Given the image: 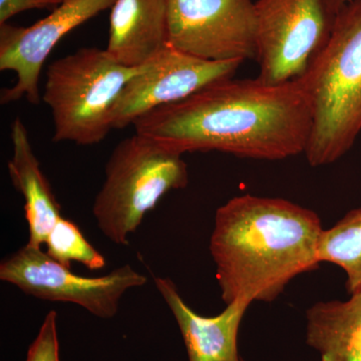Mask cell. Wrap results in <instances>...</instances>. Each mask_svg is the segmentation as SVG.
I'll list each match as a JSON object with an SVG mask.
<instances>
[{"label":"cell","mask_w":361,"mask_h":361,"mask_svg":"<svg viewBox=\"0 0 361 361\" xmlns=\"http://www.w3.org/2000/svg\"><path fill=\"white\" fill-rule=\"evenodd\" d=\"M319 216L281 198L246 194L218 208L210 238L221 298L272 302L292 280L319 267Z\"/></svg>","instance_id":"cell-2"},{"label":"cell","mask_w":361,"mask_h":361,"mask_svg":"<svg viewBox=\"0 0 361 361\" xmlns=\"http://www.w3.org/2000/svg\"><path fill=\"white\" fill-rule=\"evenodd\" d=\"M182 156L137 134L116 145L92 205L97 228L111 243L128 245L145 216L166 194L188 186Z\"/></svg>","instance_id":"cell-4"},{"label":"cell","mask_w":361,"mask_h":361,"mask_svg":"<svg viewBox=\"0 0 361 361\" xmlns=\"http://www.w3.org/2000/svg\"><path fill=\"white\" fill-rule=\"evenodd\" d=\"M242 63L205 61L168 45L140 66L123 87L111 110V129H125L151 111L187 99L218 80L234 77Z\"/></svg>","instance_id":"cell-9"},{"label":"cell","mask_w":361,"mask_h":361,"mask_svg":"<svg viewBox=\"0 0 361 361\" xmlns=\"http://www.w3.org/2000/svg\"><path fill=\"white\" fill-rule=\"evenodd\" d=\"M25 361H59L58 314L51 310L45 315L39 334L30 344Z\"/></svg>","instance_id":"cell-17"},{"label":"cell","mask_w":361,"mask_h":361,"mask_svg":"<svg viewBox=\"0 0 361 361\" xmlns=\"http://www.w3.org/2000/svg\"><path fill=\"white\" fill-rule=\"evenodd\" d=\"M157 290L179 326L189 361H243L238 351L240 325L251 305L246 300L226 305L216 316H203L184 300L169 277L155 278Z\"/></svg>","instance_id":"cell-11"},{"label":"cell","mask_w":361,"mask_h":361,"mask_svg":"<svg viewBox=\"0 0 361 361\" xmlns=\"http://www.w3.org/2000/svg\"><path fill=\"white\" fill-rule=\"evenodd\" d=\"M318 259L343 269L349 295L361 291V208L349 211L331 228L323 230Z\"/></svg>","instance_id":"cell-15"},{"label":"cell","mask_w":361,"mask_h":361,"mask_svg":"<svg viewBox=\"0 0 361 361\" xmlns=\"http://www.w3.org/2000/svg\"><path fill=\"white\" fill-rule=\"evenodd\" d=\"M259 80L277 85L300 77L329 35L324 0H256Z\"/></svg>","instance_id":"cell-7"},{"label":"cell","mask_w":361,"mask_h":361,"mask_svg":"<svg viewBox=\"0 0 361 361\" xmlns=\"http://www.w3.org/2000/svg\"><path fill=\"white\" fill-rule=\"evenodd\" d=\"M135 134L184 155L220 152L252 160L280 161L305 153L312 115L297 78L266 84L224 78L142 116Z\"/></svg>","instance_id":"cell-1"},{"label":"cell","mask_w":361,"mask_h":361,"mask_svg":"<svg viewBox=\"0 0 361 361\" xmlns=\"http://www.w3.org/2000/svg\"><path fill=\"white\" fill-rule=\"evenodd\" d=\"M312 115L311 167L336 163L361 135V0L334 16L329 35L300 77Z\"/></svg>","instance_id":"cell-3"},{"label":"cell","mask_w":361,"mask_h":361,"mask_svg":"<svg viewBox=\"0 0 361 361\" xmlns=\"http://www.w3.org/2000/svg\"><path fill=\"white\" fill-rule=\"evenodd\" d=\"M54 1L58 2V4H61V2L63 1V0H54Z\"/></svg>","instance_id":"cell-20"},{"label":"cell","mask_w":361,"mask_h":361,"mask_svg":"<svg viewBox=\"0 0 361 361\" xmlns=\"http://www.w3.org/2000/svg\"><path fill=\"white\" fill-rule=\"evenodd\" d=\"M139 68L121 65L106 49L82 47L47 71L42 101L51 110L54 142L94 146L111 132V113Z\"/></svg>","instance_id":"cell-5"},{"label":"cell","mask_w":361,"mask_h":361,"mask_svg":"<svg viewBox=\"0 0 361 361\" xmlns=\"http://www.w3.org/2000/svg\"><path fill=\"white\" fill-rule=\"evenodd\" d=\"M306 342L322 361H361V291L320 301L306 311Z\"/></svg>","instance_id":"cell-14"},{"label":"cell","mask_w":361,"mask_h":361,"mask_svg":"<svg viewBox=\"0 0 361 361\" xmlns=\"http://www.w3.org/2000/svg\"><path fill=\"white\" fill-rule=\"evenodd\" d=\"M13 157L8 161L9 177L25 199V220L28 226L26 245L42 248L45 239L61 216L59 205L49 180L35 155L27 130L20 118L11 125Z\"/></svg>","instance_id":"cell-13"},{"label":"cell","mask_w":361,"mask_h":361,"mask_svg":"<svg viewBox=\"0 0 361 361\" xmlns=\"http://www.w3.org/2000/svg\"><path fill=\"white\" fill-rule=\"evenodd\" d=\"M61 4L54 0H0V25L13 16L32 9H54Z\"/></svg>","instance_id":"cell-18"},{"label":"cell","mask_w":361,"mask_h":361,"mask_svg":"<svg viewBox=\"0 0 361 361\" xmlns=\"http://www.w3.org/2000/svg\"><path fill=\"white\" fill-rule=\"evenodd\" d=\"M353 0H324L325 8L330 18H334V16L345 6L348 2Z\"/></svg>","instance_id":"cell-19"},{"label":"cell","mask_w":361,"mask_h":361,"mask_svg":"<svg viewBox=\"0 0 361 361\" xmlns=\"http://www.w3.org/2000/svg\"><path fill=\"white\" fill-rule=\"evenodd\" d=\"M116 0H63L52 13L28 27L0 25V71H14L16 84L1 90L0 103L25 97L40 102L39 77L52 49L68 32L111 8Z\"/></svg>","instance_id":"cell-10"},{"label":"cell","mask_w":361,"mask_h":361,"mask_svg":"<svg viewBox=\"0 0 361 361\" xmlns=\"http://www.w3.org/2000/svg\"><path fill=\"white\" fill-rule=\"evenodd\" d=\"M0 280L40 300L73 303L103 319L115 317L128 291L144 286L148 278L130 264L109 274H75L47 255L42 248L20 247L0 263Z\"/></svg>","instance_id":"cell-6"},{"label":"cell","mask_w":361,"mask_h":361,"mask_svg":"<svg viewBox=\"0 0 361 361\" xmlns=\"http://www.w3.org/2000/svg\"><path fill=\"white\" fill-rule=\"evenodd\" d=\"M49 257L65 267L78 262L89 270L106 267V259L85 239L80 228L73 221L61 217L47 235L44 243Z\"/></svg>","instance_id":"cell-16"},{"label":"cell","mask_w":361,"mask_h":361,"mask_svg":"<svg viewBox=\"0 0 361 361\" xmlns=\"http://www.w3.org/2000/svg\"><path fill=\"white\" fill-rule=\"evenodd\" d=\"M169 45L212 61L257 58L254 0H168Z\"/></svg>","instance_id":"cell-8"},{"label":"cell","mask_w":361,"mask_h":361,"mask_svg":"<svg viewBox=\"0 0 361 361\" xmlns=\"http://www.w3.org/2000/svg\"><path fill=\"white\" fill-rule=\"evenodd\" d=\"M106 51L121 65L140 68L169 45L168 0H116Z\"/></svg>","instance_id":"cell-12"}]
</instances>
